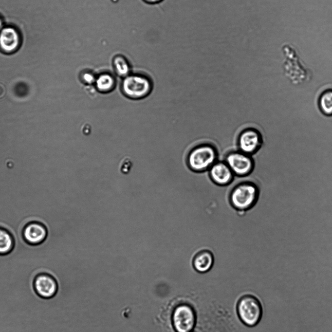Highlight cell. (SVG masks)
Masks as SVG:
<instances>
[{"label": "cell", "mask_w": 332, "mask_h": 332, "mask_svg": "<svg viewBox=\"0 0 332 332\" xmlns=\"http://www.w3.org/2000/svg\"><path fill=\"white\" fill-rule=\"evenodd\" d=\"M196 321L195 312L192 308L187 304H181L174 310L172 322L177 332H190Z\"/></svg>", "instance_id": "6"}, {"label": "cell", "mask_w": 332, "mask_h": 332, "mask_svg": "<svg viewBox=\"0 0 332 332\" xmlns=\"http://www.w3.org/2000/svg\"><path fill=\"white\" fill-rule=\"evenodd\" d=\"M2 24H3L2 20L1 18H0V29H2Z\"/></svg>", "instance_id": "20"}, {"label": "cell", "mask_w": 332, "mask_h": 332, "mask_svg": "<svg viewBox=\"0 0 332 332\" xmlns=\"http://www.w3.org/2000/svg\"><path fill=\"white\" fill-rule=\"evenodd\" d=\"M147 0V1H148L149 2L155 3V2H159V1H161L162 0Z\"/></svg>", "instance_id": "19"}, {"label": "cell", "mask_w": 332, "mask_h": 332, "mask_svg": "<svg viewBox=\"0 0 332 332\" xmlns=\"http://www.w3.org/2000/svg\"><path fill=\"white\" fill-rule=\"evenodd\" d=\"M33 286L37 295L44 299L54 297L58 288L56 279L47 273H39L36 275L33 281Z\"/></svg>", "instance_id": "8"}, {"label": "cell", "mask_w": 332, "mask_h": 332, "mask_svg": "<svg viewBox=\"0 0 332 332\" xmlns=\"http://www.w3.org/2000/svg\"><path fill=\"white\" fill-rule=\"evenodd\" d=\"M114 65L118 74L120 76L126 75L129 71V66L124 58L117 56L114 60Z\"/></svg>", "instance_id": "16"}, {"label": "cell", "mask_w": 332, "mask_h": 332, "mask_svg": "<svg viewBox=\"0 0 332 332\" xmlns=\"http://www.w3.org/2000/svg\"><path fill=\"white\" fill-rule=\"evenodd\" d=\"M237 311L241 321L250 327L258 324L262 314V309L260 302L252 295L243 296L239 300Z\"/></svg>", "instance_id": "3"}, {"label": "cell", "mask_w": 332, "mask_h": 332, "mask_svg": "<svg viewBox=\"0 0 332 332\" xmlns=\"http://www.w3.org/2000/svg\"><path fill=\"white\" fill-rule=\"evenodd\" d=\"M124 94L132 99L142 98L150 92L151 85L146 77L140 75H129L126 77L122 83Z\"/></svg>", "instance_id": "5"}, {"label": "cell", "mask_w": 332, "mask_h": 332, "mask_svg": "<svg viewBox=\"0 0 332 332\" xmlns=\"http://www.w3.org/2000/svg\"><path fill=\"white\" fill-rule=\"evenodd\" d=\"M321 112L326 116H332V89L324 91L320 95L318 101Z\"/></svg>", "instance_id": "13"}, {"label": "cell", "mask_w": 332, "mask_h": 332, "mask_svg": "<svg viewBox=\"0 0 332 332\" xmlns=\"http://www.w3.org/2000/svg\"><path fill=\"white\" fill-rule=\"evenodd\" d=\"M213 263V255L210 251L207 249L199 251L193 259V266L200 273L208 271L212 268Z\"/></svg>", "instance_id": "12"}, {"label": "cell", "mask_w": 332, "mask_h": 332, "mask_svg": "<svg viewBox=\"0 0 332 332\" xmlns=\"http://www.w3.org/2000/svg\"><path fill=\"white\" fill-rule=\"evenodd\" d=\"M47 234L46 228L37 222L28 223L23 231V236L25 240L32 244H39L43 241Z\"/></svg>", "instance_id": "11"}, {"label": "cell", "mask_w": 332, "mask_h": 332, "mask_svg": "<svg viewBox=\"0 0 332 332\" xmlns=\"http://www.w3.org/2000/svg\"><path fill=\"white\" fill-rule=\"evenodd\" d=\"M237 145L239 150L252 156L261 147L263 142L260 132L255 128L243 129L239 135Z\"/></svg>", "instance_id": "7"}, {"label": "cell", "mask_w": 332, "mask_h": 332, "mask_svg": "<svg viewBox=\"0 0 332 332\" xmlns=\"http://www.w3.org/2000/svg\"><path fill=\"white\" fill-rule=\"evenodd\" d=\"M83 79L85 82L89 84H91L95 81L94 76L90 73H85L83 75Z\"/></svg>", "instance_id": "18"}, {"label": "cell", "mask_w": 332, "mask_h": 332, "mask_svg": "<svg viewBox=\"0 0 332 332\" xmlns=\"http://www.w3.org/2000/svg\"><path fill=\"white\" fill-rule=\"evenodd\" d=\"M20 36L18 30L13 27L2 28L0 31V50L6 54L17 51L20 44Z\"/></svg>", "instance_id": "10"}, {"label": "cell", "mask_w": 332, "mask_h": 332, "mask_svg": "<svg viewBox=\"0 0 332 332\" xmlns=\"http://www.w3.org/2000/svg\"><path fill=\"white\" fill-rule=\"evenodd\" d=\"M97 89L102 92H108L111 91L115 86V81L113 77L107 74L99 75L95 80Z\"/></svg>", "instance_id": "14"}, {"label": "cell", "mask_w": 332, "mask_h": 332, "mask_svg": "<svg viewBox=\"0 0 332 332\" xmlns=\"http://www.w3.org/2000/svg\"><path fill=\"white\" fill-rule=\"evenodd\" d=\"M259 189L254 182L243 181L236 184L230 190L228 201L231 207L238 212H245L257 203Z\"/></svg>", "instance_id": "1"}, {"label": "cell", "mask_w": 332, "mask_h": 332, "mask_svg": "<svg viewBox=\"0 0 332 332\" xmlns=\"http://www.w3.org/2000/svg\"><path fill=\"white\" fill-rule=\"evenodd\" d=\"M208 171L211 181L214 184L220 186L229 185L235 177L233 172L224 161H217Z\"/></svg>", "instance_id": "9"}, {"label": "cell", "mask_w": 332, "mask_h": 332, "mask_svg": "<svg viewBox=\"0 0 332 332\" xmlns=\"http://www.w3.org/2000/svg\"><path fill=\"white\" fill-rule=\"evenodd\" d=\"M14 245L12 236L8 231L0 228V255L9 253Z\"/></svg>", "instance_id": "15"}, {"label": "cell", "mask_w": 332, "mask_h": 332, "mask_svg": "<svg viewBox=\"0 0 332 332\" xmlns=\"http://www.w3.org/2000/svg\"><path fill=\"white\" fill-rule=\"evenodd\" d=\"M131 167V164L129 161H124L120 167V171L123 174L129 173Z\"/></svg>", "instance_id": "17"}, {"label": "cell", "mask_w": 332, "mask_h": 332, "mask_svg": "<svg viewBox=\"0 0 332 332\" xmlns=\"http://www.w3.org/2000/svg\"><path fill=\"white\" fill-rule=\"evenodd\" d=\"M218 161V152L216 148L208 144L199 145L188 153L186 164L189 169L196 173L208 171Z\"/></svg>", "instance_id": "2"}, {"label": "cell", "mask_w": 332, "mask_h": 332, "mask_svg": "<svg viewBox=\"0 0 332 332\" xmlns=\"http://www.w3.org/2000/svg\"><path fill=\"white\" fill-rule=\"evenodd\" d=\"M233 172L235 176L245 177L253 171L255 163L251 155L240 150L230 151L224 160Z\"/></svg>", "instance_id": "4"}, {"label": "cell", "mask_w": 332, "mask_h": 332, "mask_svg": "<svg viewBox=\"0 0 332 332\" xmlns=\"http://www.w3.org/2000/svg\"></svg>", "instance_id": "22"}, {"label": "cell", "mask_w": 332, "mask_h": 332, "mask_svg": "<svg viewBox=\"0 0 332 332\" xmlns=\"http://www.w3.org/2000/svg\"><path fill=\"white\" fill-rule=\"evenodd\" d=\"M1 258V257H0Z\"/></svg>", "instance_id": "21"}]
</instances>
